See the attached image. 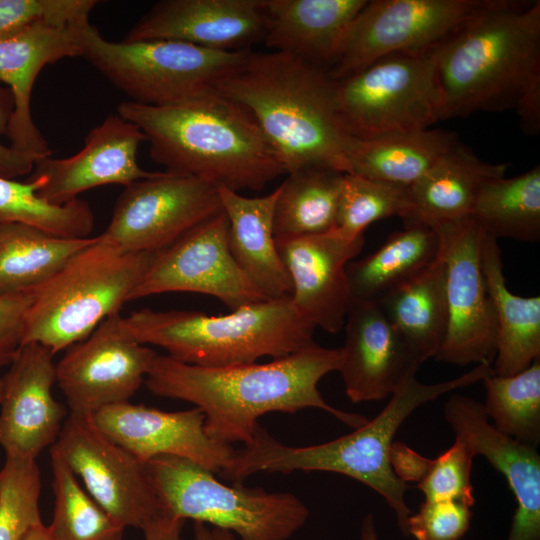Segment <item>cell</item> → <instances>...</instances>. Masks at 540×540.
Instances as JSON below:
<instances>
[{
    "instance_id": "cell-1",
    "label": "cell",
    "mask_w": 540,
    "mask_h": 540,
    "mask_svg": "<svg viewBox=\"0 0 540 540\" xmlns=\"http://www.w3.org/2000/svg\"><path fill=\"white\" fill-rule=\"evenodd\" d=\"M340 348L316 343L271 362L207 368L156 354L145 378L154 395L183 400L205 415L204 430L220 443L251 442L258 419L269 412L323 410L353 429L367 418L328 404L319 381L338 371Z\"/></svg>"
},
{
    "instance_id": "cell-2",
    "label": "cell",
    "mask_w": 540,
    "mask_h": 540,
    "mask_svg": "<svg viewBox=\"0 0 540 540\" xmlns=\"http://www.w3.org/2000/svg\"><path fill=\"white\" fill-rule=\"evenodd\" d=\"M443 119L516 110L540 131V2L494 0L436 48Z\"/></svg>"
},
{
    "instance_id": "cell-3",
    "label": "cell",
    "mask_w": 540,
    "mask_h": 540,
    "mask_svg": "<svg viewBox=\"0 0 540 540\" xmlns=\"http://www.w3.org/2000/svg\"><path fill=\"white\" fill-rule=\"evenodd\" d=\"M246 108L285 174L307 168L350 173L357 139L345 129L329 74L282 52H248L218 86Z\"/></svg>"
},
{
    "instance_id": "cell-4",
    "label": "cell",
    "mask_w": 540,
    "mask_h": 540,
    "mask_svg": "<svg viewBox=\"0 0 540 540\" xmlns=\"http://www.w3.org/2000/svg\"><path fill=\"white\" fill-rule=\"evenodd\" d=\"M117 114L141 130L165 171L236 192L285 174L251 113L220 94L168 106L123 101Z\"/></svg>"
},
{
    "instance_id": "cell-5",
    "label": "cell",
    "mask_w": 540,
    "mask_h": 540,
    "mask_svg": "<svg viewBox=\"0 0 540 540\" xmlns=\"http://www.w3.org/2000/svg\"><path fill=\"white\" fill-rule=\"evenodd\" d=\"M488 364L448 381L425 384L412 377L391 396L371 420L349 434L310 446H289L275 439L258 424L251 442L235 451L231 463L219 476L232 483L257 472L289 474L295 471L339 473L377 492L396 515L400 531L406 535L412 511L405 501L409 489L393 470V439L403 422L421 405L451 391L468 387L492 374Z\"/></svg>"
},
{
    "instance_id": "cell-6",
    "label": "cell",
    "mask_w": 540,
    "mask_h": 540,
    "mask_svg": "<svg viewBox=\"0 0 540 540\" xmlns=\"http://www.w3.org/2000/svg\"><path fill=\"white\" fill-rule=\"evenodd\" d=\"M124 321L138 343L161 347L177 361L207 368L255 363L265 356L279 359L315 343V327L296 310L291 296L220 316L143 308Z\"/></svg>"
},
{
    "instance_id": "cell-7",
    "label": "cell",
    "mask_w": 540,
    "mask_h": 540,
    "mask_svg": "<svg viewBox=\"0 0 540 540\" xmlns=\"http://www.w3.org/2000/svg\"><path fill=\"white\" fill-rule=\"evenodd\" d=\"M156 253L123 252L94 237L33 292L23 344L39 343L55 355L87 338L129 301Z\"/></svg>"
},
{
    "instance_id": "cell-8",
    "label": "cell",
    "mask_w": 540,
    "mask_h": 540,
    "mask_svg": "<svg viewBox=\"0 0 540 540\" xmlns=\"http://www.w3.org/2000/svg\"><path fill=\"white\" fill-rule=\"evenodd\" d=\"M250 50L219 51L174 40L114 42L88 23L80 57L132 101L151 106L184 103L218 93V86Z\"/></svg>"
},
{
    "instance_id": "cell-9",
    "label": "cell",
    "mask_w": 540,
    "mask_h": 540,
    "mask_svg": "<svg viewBox=\"0 0 540 540\" xmlns=\"http://www.w3.org/2000/svg\"><path fill=\"white\" fill-rule=\"evenodd\" d=\"M145 465L166 514L231 531L240 540H288L309 517L294 494L226 485L185 458L159 456Z\"/></svg>"
},
{
    "instance_id": "cell-10",
    "label": "cell",
    "mask_w": 540,
    "mask_h": 540,
    "mask_svg": "<svg viewBox=\"0 0 540 540\" xmlns=\"http://www.w3.org/2000/svg\"><path fill=\"white\" fill-rule=\"evenodd\" d=\"M435 51L389 54L335 81L336 106L348 133L369 140L442 120Z\"/></svg>"
},
{
    "instance_id": "cell-11",
    "label": "cell",
    "mask_w": 540,
    "mask_h": 540,
    "mask_svg": "<svg viewBox=\"0 0 540 540\" xmlns=\"http://www.w3.org/2000/svg\"><path fill=\"white\" fill-rule=\"evenodd\" d=\"M493 1H367L328 74L337 81L389 54L435 49Z\"/></svg>"
},
{
    "instance_id": "cell-12",
    "label": "cell",
    "mask_w": 540,
    "mask_h": 540,
    "mask_svg": "<svg viewBox=\"0 0 540 540\" xmlns=\"http://www.w3.org/2000/svg\"><path fill=\"white\" fill-rule=\"evenodd\" d=\"M220 211L215 185L192 176L157 172L124 187L99 237L123 252H157Z\"/></svg>"
},
{
    "instance_id": "cell-13",
    "label": "cell",
    "mask_w": 540,
    "mask_h": 540,
    "mask_svg": "<svg viewBox=\"0 0 540 540\" xmlns=\"http://www.w3.org/2000/svg\"><path fill=\"white\" fill-rule=\"evenodd\" d=\"M445 260L448 322L435 359L448 364L491 365L496 354V316L481 259L482 229L473 216L434 228Z\"/></svg>"
},
{
    "instance_id": "cell-14",
    "label": "cell",
    "mask_w": 540,
    "mask_h": 540,
    "mask_svg": "<svg viewBox=\"0 0 540 540\" xmlns=\"http://www.w3.org/2000/svg\"><path fill=\"white\" fill-rule=\"evenodd\" d=\"M53 447L88 494L125 527L142 531L166 513L146 465L107 438L91 417L70 413Z\"/></svg>"
},
{
    "instance_id": "cell-15",
    "label": "cell",
    "mask_w": 540,
    "mask_h": 540,
    "mask_svg": "<svg viewBox=\"0 0 540 540\" xmlns=\"http://www.w3.org/2000/svg\"><path fill=\"white\" fill-rule=\"evenodd\" d=\"M228 229L222 210L157 251L129 301L168 292H193L213 296L234 311L270 300L235 262L228 246Z\"/></svg>"
},
{
    "instance_id": "cell-16",
    "label": "cell",
    "mask_w": 540,
    "mask_h": 540,
    "mask_svg": "<svg viewBox=\"0 0 540 540\" xmlns=\"http://www.w3.org/2000/svg\"><path fill=\"white\" fill-rule=\"evenodd\" d=\"M156 354L133 338L120 313L106 318L56 364V382L70 413L91 417L103 407L128 401L145 381Z\"/></svg>"
},
{
    "instance_id": "cell-17",
    "label": "cell",
    "mask_w": 540,
    "mask_h": 540,
    "mask_svg": "<svg viewBox=\"0 0 540 540\" xmlns=\"http://www.w3.org/2000/svg\"><path fill=\"white\" fill-rule=\"evenodd\" d=\"M91 419L107 438L144 464L159 456H177L220 473L236 451L208 437L205 415L197 407L166 412L125 401L101 408Z\"/></svg>"
},
{
    "instance_id": "cell-18",
    "label": "cell",
    "mask_w": 540,
    "mask_h": 540,
    "mask_svg": "<svg viewBox=\"0 0 540 540\" xmlns=\"http://www.w3.org/2000/svg\"><path fill=\"white\" fill-rule=\"evenodd\" d=\"M53 356L39 343H25L2 376L0 446L6 457L36 460L58 439L68 415L52 393Z\"/></svg>"
},
{
    "instance_id": "cell-19",
    "label": "cell",
    "mask_w": 540,
    "mask_h": 540,
    "mask_svg": "<svg viewBox=\"0 0 540 540\" xmlns=\"http://www.w3.org/2000/svg\"><path fill=\"white\" fill-rule=\"evenodd\" d=\"M275 241L291 279L296 310L315 328L338 333L353 300L346 267L361 252L364 237L346 239L334 228Z\"/></svg>"
},
{
    "instance_id": "cell-20",
    "label": "cell",
    "mask_w": 540,
    "mask_h": 540,
    "mask_svg": "<svg viewBox=\"0 0 540 540\" xmlns=\"http://www.w3.org/2000/svg\"><path fill=\"white\" fill-rule=\"evenodd\" d=\"M141 130L120 115L109 114L84 140L82 149L67 158L44 157L35 161L31 178L40 182L38 195L63 205L89 189L108 184H129L153 177L137 162Z\"/></svg>"
},
{
    "instance_id": "cell-21",
    "label": "cell",
    "mask_w": 540,
    "mask_h": 540,
    "mask_svg": "<svg viewBox=\"0 0 540 540\" xmlns=\"http://www.w3.org/2000/svg\"><path fill=\"white\" fill-rule=\"evenodd\" d=\"M341 374L350 401L391 396L423 363L375 301L353 299L345 319Z\"/></svg>"
},
{
    "instance_id": "cell-22",
    "label": "cell",
    "mask_w": 540,
    "mask_h": 540,
    "mask_svg": "<svg viewBox=\"0 0 540 540\" xmlns=\"http://www.w3.org/2000/svg\"><path fill=\"white\" fill-rule=\"evenodd\" d=\"M266 30L264 0H163L125 41L174 40L219 51L250 50Z\"/></svg>"
},
{
    "instance_id": "cell-23",
    "label": "cell",
    "mask_w": 540,
    "mask_h": 540,
    "mask_svg": "<svg viewBox=\"0 0 540 540\" xmlns=\"http://www.w3.org/2000/svg\"><path fill=\"white\" fill-rule=\"evenodd\" d=\"M444 417L455 436L483 456L506 479L516 501L507 540H540V455L537 447L508 437L488 420L483 403L452 394Z\"/></svg>"
},
{
    "instance_id": "cell-24",
    "label": "cell",
    "mask_w": 540,
    "mask_h": 540,
    "mask_svg": "<svg viewBox=\"0 0 540 540\" xmlns=\"http://www.w3.org/2000/svg\"><path fill=\"white\" fill-rule=\"evenodd\" d=\"M87 24L41 23L0 42V83L10 89L14 99L7 133L9 146L34 163L51 156L52 150L32 118L33 86L46 65L80 56L82 31Z\"/></svg>"
},
{
    "instance_id": "cell-25",
    "label": "cell",
    "mask_w": 540,
    "mask_h": 540,
    "mask_svg": "<svg viewBox=\"0 0 540 540\" xmlns=\"http://www.w3.org/2000/svg\"><path fill=\"white\" fill-rule=\"evenodd\" d=\"M367 0H264L263 41L327 73Z\"/></svg>"
},
{
    "instance_id": "cell-26",
    "label": "cell",
    "mask_w": 540,
    "mask_h": 540,
    "mask_svg": "<svg viewBox=\"0 0 540 540\" xmlns=\"http://www.w3.org/2000/svg\"><path fill=\"white\" fill-rule=\"evenodd\" d=\"M217 188L229 222L228 246L239 268L267 299L291 296V279L273 233L280 187L262 197H246L226 187Z\"/></svg>"
},
{
    "instance_id": "cell-27",
    "label": "cell",
    "mask_w": 540,
    "mask_h": 540,
    "mask_svg": "<svg viewBox=\"0 0 540 540\" xmlns=\"http://www.w3.org/2000/svg\"><path fill=\"white\" fill-rule=\"evenodd\" d=\"M508 167L483 161L458 140L409 188L414 211L404 224L435 228L471 216L481 187Z\"/></svg>"
},
{
    "instance_id": "cell-28",
    "label": "cell",
    "mask_w": 540,
    "mask_h": 540,
    "mask_svg": "<svg viewBox=\"0 0 540 540\" xmlns=\"http://www.w3.org/2000/svg\"><path fill=\"white\" fill-rule=\"evenodd\" d=\"M480 259L496 316L493 374L515 375L540 358V297H522L508 289L497 239L483 230Z\"/></svg>"
},
{
    "instance_id": "cell-29",
    "label": "cell",
    "mask_w": 540,
    "mask_h": 540,
    "mask_svg": "<svg viewBox=\"0 0 540 540\" xmlns=\"http://www.w3.org/2000/svg\"><path fill=\"white\" fill-rule=\"evenodd\" d=\"M377 303L422 362L435 358L443 344L448 322L445 260L441 247L427 268Z\"/></svg>"
},
{
    "instance_id": "cell-30",
    "label": "cell",
    "mask_w": 540,
    "mask_h": 540,
    "mask_svg": "<svg viewBox=\"0 0 540 540\" xmlns=\"http://www.w3.org/2000/svg\"><path fill=\"white\" fill-rule=\"evenodd\" d=\"M440 247V236L434 228L422 223L404 224L376 251L347 265L353 299L379 301L427 268Z\"/></svg>"
},
{
    "instance_id": "cell-31",
    "label": "cell",
    "mask_w": 540,
    "mask_h": 540,
    "mask_svg": "<svg viewBox=\"0 0 540 540\" xmlns=\"http://www.w3.org/2000/svg\"><path fill=\"white\" fill-rule=\"evenodd\" d=\"M93 240L63 237L23 223H0V297L33 293Z\"/></svg>"
},
{
    "instance_id": "cell-32",
    "label": "cell",
    "mask_w": 540,
    "mask_h": 540,
    "mask_svg": "<svg viewBox=\"0 0 540 540\" xmlns=\"http://www.w3.org/2000/svg\"><path fill=\"white\" fill-rule=\"evenodd\" d=\"M457 141L455 133L432 128L356 140L350 173L410 188Z\"/></svg>"
},
{
    "instance_id": "cell-33",
    "label": "cell",
    "mask_w": 540,
    "mask_h": 540,
    "mask_svg": "<svg viewBox=\"0 0 540 540\" xmlns=\"http://www.w3.org/2000/svg\"><path fill=\"white\" fill-rule=\"evenodd\" d=\"M344 174L327 168H307L288 174L279 185L274 208L275 240L334 229Z\"/></svg>"
},
{
    "instance_id": "cell-34",
    "label": "cell",
    "mask_w": 540,
    "mask_h": 540,
    "mask_svg": "<svg viewBox=\"0 0 540 540\" xmlns=\"http://www.w3.org/2000/svg\"><path fill=\"white\" fill-rule=\"evenodd\" d=\"M495 239L540 240V166L507 178L495 177L480 189L472 215Z\"/></svg>"
},
{
    "instance_id": "cell-35",
    "label": "cell",
    "mask_w": 540,
    "mask_h": 540,
    "mask_svg": "<svg viewBox=\"0 0 540 540\" xmlns=\"http://www.w3.org/2000/svg\"><path fill=\"white\" fill-rule=\"evenodd\" d=\"M54 511L53 540H121L125 526L109 515L77 480L60 454L50 448Z\"/></svg>"
},
{
    "instance_id": "cell-36",
    "label": "cell",
    "mask_w": 540,
    "mask_h": 540,
    "mask_svg": "<svg viewBox=\"0 0 540 540\" xmlns=\"http://www.w3.org/2000/svg\"><path fill=\"white\" fill-rule=\"evenodd\" d=\"M485 414L493 427L521 443H540V358L511 376L490 374L482 380Z\"/></svg>"
},
{
    "instance_id": "cell-37",
    "label": "cell",
    "mask_w": 540,
    "mask_h": 540,
    "mask_svg": "<svg viewBox=\"0 0 540 540\" xmlns=\"http://www.w3.org/2000/svg\"><path fill=\"white\" fill-rule=\"evenodd\" d=\"M39 188L35 178L20 182L0 176V223H23L68 238L90 237L95 218L87 202L78 198L51 204L38 195Z\"/></svg>"
},
{
    "instance_id": "cell-38",
    "label": "cell",
    "mask_w": 540,
    "mask_h": 540,
    "mask_svg": "<svg viewBox=\"0 0 540 540\" xmlns=\"http://www.w3.org/2000/svg\"><path fill=\"white\" fill-rule=\"evenodd\" d=\"M414 207L409 188L345 173L336 230L346 239L363 236L372 223L391 216L408 221Z\"/></svg>"
},
{
    "instance_id": "cell-39",
    "label": "cell",
    "mask_w": 540,
    "mask_h": 540,
    "mask_svg": "<svg viewBox=\"0 0 540 540\" xmlns=\"http://www.w3.org/2000/svg\"><path fill=\"white\" fill-rule=\"evenodd\" d=\"M40 491L36 460L6 457L0 469V540H22L42 523Z\"/></svg>"
},
{
    "instance_id": "cell-40",
    "label": "cell",
    "mask_w": 540,
    "mask_h": 540,
    "mask_svg": "<svg viewBox=\"0 0 540 540\" xmlns=\"http://www.w3.org/2000/svg\"><path fill=\"white\" fill-rule=\"evenodd\" d=\"M98 3L97 0H0V42L41 23L87 24Z\"/></svg>"
},
{
    "instance_id": "cell-41",
    "label": "cell",
    "mask_w": 540,
    "mask_h": 540,
    "mask_svg": "<svg viewBox=\"0 0 540 540\" xmlns=\"http://www.w3.org/2000/svg\"><path fill=\"white\" fill-rule=\"evenodd\" d=\"M475 453L462 438L455 436L452 446L435 459H428L416 487L425 500H459L475 503L471 472Z\"/></svg>"
},
{
    "instance_id": "cell-42",
    "label": "cell",
    "mask_w": 540,
    "mask_h": 540,
    "mask_svg": "<svg viewBox=\"0 0 540 540\" xmlns=\"http://www.w3.org/2000/svg\"><path fill=\"white\" fill-rule=\"evenodd\" d=\"M471 508L459 500H424L408 517L406 535L416 540H460L470 528Z\"/></svg>"
},
{
    "instance_id": "cell-43",
    "label": "cell",
    "mask_w": 540,
    "mask_h": 540,
    "mask_svg": "<svg viewBox=\"0 0 540 540\" xmlns=\"http://www.w3.org/2000/svg\"><path fill=\"white\" fill-rule=\"evenodd\" d=\"M33 293L0 297V367L10 364L23 344Z\"/></svg>"
},
{
    "instance_id": "cell-44",
    "label": "cell",
    "mask_w": 540,
    "mask_h": 540,
    "mask_svg": "<svg viewBox=\"0 0 540 540\" xmlns=\"http://www.w3.org/2000/svg\"><path fill=\"white\" fill-rule=\"evenodd\" d=\"M14 112V99L9 88L0 83V138L7 136ZM34 162L0 139V176L17 179L33 171Z\"/></svg>"
},
{
    "instance_id": "cell-45",
    "label": "cell",
    "mask_w": 540,
    "mask_h": 540,
    "mask_svg": "<svg viewBox=\"0 0 540 540\" xmlns=\"http://www.w3.org/2000/svg\"><path fill=\"white\" fill-rule=\"evenodd\" d=\"M185 520L165 514L143 530L145 540H183Z\"/></svg>"
},
{
    "instance_id": "cell-46",
    "label": "cell",
    "mask_w": 540,
    "mask_h": 540,
    "mask_svg": "<svg viewBox=\"0 0 540 540\" xmlns=\"http://www.w3.org/2000/svg\"><path fill=\"white\" fill-rule=\"evenodd\" d=\"M361 540H380L377 532L376 523L371 513L365 515L360 528Z\"/></svg>"
},
{
    "instance_id": "cell-47",
    "label": "cell",
    "mask_w": 540,
    "mask_h": 540,
    "mask_svg": "<svg viewBox=\"0 0 540 540\" xmlns=\"http://www.w3.org/2000/svg\"><path fill=\"white\" fill-rule=\"evenodd\" d=\"M22 540H53L48 527L43 523L30 529Z\"/></svg>"
},
{
    "instance_id": "cell-48",
    "label": "cell",
    "mask_w": 540,
    "mask_h": 540,
    "mask_svg": "<svg viewBox=\"0 0 540 540\" xmlns=\"http://www.w3.org/2000/svg\"><path fill=\"white\" fill-rule=\"evenodd\" d=\"M194 540H213L211 529L201 522H194Z\"/></svg>"
},
{
    "instance_id": "cell-49",
    "label": "cell",
    "mask_w": 540,
    "mask_h": 540,
    "mask_svg": "<svg viewBox=\"0 0 540 540\" xmlns=\"http://www.w3.org/2000/svg\"><path fill=\"white\" fill-rule=\"evenodd\" d=\"M211 533L213 540H237L236 536L228 530L213 528Z\"/></svg>"
},
{
    "instance_id": "cell-50",
    "label": "cell",
    "mask_w": 540,
    "mask_h": 540,
    "mask_svg": "<svg viewBox=\"0 0 540 540\" xmlns=\"http://www.w3.org/2000/svg\"><path fill=\"white\" fill-rule=\"evenodd\" d=\"M2 391H3V378L2 376H0V400L2 397Z\"/></svg>"
}]
</instances>
